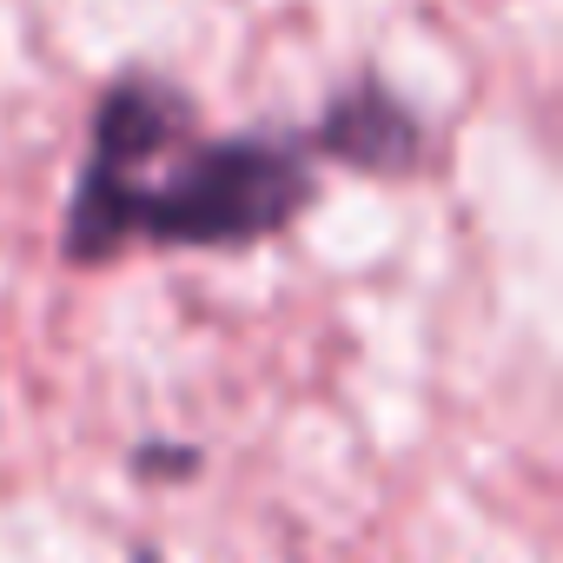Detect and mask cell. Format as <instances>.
Listing matches in <instances>:
<instances>
[{
    "instance_id": "obj_1",
    "label": "cell",
    "mask_w": 563,
    "mask_h": 563,
    "mask_svg": "<svg viewBox=\"0 0 563 563\" xmlns=\"http://www.w3.org/2000/svg\"><path fill=\"white\" fill-rule=\"evenodd\" d=\"M312 206V159L299 140L232 133L199 140V113L159 74H120L87 133V166L67 199V265H107L146 245H258Z\"/></svg>"
},
{
    "instance_id": "obj_2",
    "label": "cell",
    "mask_w": 563,
    "mask_h": 563,
    "mask_svg": "<svg viewBox=\"0 0 563 563\" xmlns=\"http://www.w3.org/2000/svg\"><path fill=\"white\" fill-rule=\"evenodd\" d=\"M312 146L332 153V159H345V166H358V173H405L418 159V120L378 80H358L352 93H339L325 107Z\"/></svg>"
},
{
    "instance_id": "obj_3",
    "label": "cell",
    "mask_w": 563,
    "mask_h": 563,
    "mask_svg": "<svg viewBox=\"0 0 563 563\" xmlns=\"http://www.w3.org/2000/svg\"><path fill=\"white\" fill-rule=\"evenodd\" d=\"M133 464H140V471H153V464H173V471H192V464H199V451H140Z\"/></svg>"
}]
</instances>
